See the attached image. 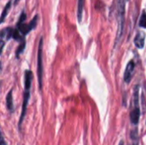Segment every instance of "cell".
I'll list each match as a JSON object with an SVG mask.
<instances>
[{
	"label": "cell",
	"instance_id": "10",
	"mask_svg": "<svg viewBox=\"0 0 146 145\" xmlns=\"http://www.w3.org/2000/svg\"><path fill=\"white\" fill-rule=\"evenodd\" d=\"M6 105H7V109H9V111L12 112L13 109H14L13 98H12V90L9 91V92L8 93V95L6 97Z\"/></svg>",
	"mask_w": 146,
	"mask_h": 145
},
{
	"label": "cell",
	"instance_id": "9",
	"mask_svg": "<svg viewBox=\"0 0 146 145\" xmlns=\"http://www.w3.org/2000/svg\"><path fill=\"white\" fill-rule=\"evenodd\" d=\"M13 33L14 30L11 27H6L1 32V38H3V37H5V39L9 40L11 37H13Z\"/></svg>",
	"mask_w": 146,
	"mask_h": 145
},
{
	"label": "cell",
	"instance_id": "8",
	"mask_svg": "<svg viewBox=\"0 0 146 145\" xmlns=\"http://www.w3.org/2000/svg\"><path fill=\"white\" fill-rule=\"evenodd\" d=\"M32 79H33V73L30 70H27L25 72V90H30Z\"/></svg>",
	"mask_w": 146,
	"mask_h": 145
},
{
	"label": "cell",
	"instance_id": "1",
	"mask_svg": "<svg viewBox=\"0 0 146 145\" xmlns=\"http://www.w3.org/2000/svg\"><path fill=\"white\" fill-rule=\"evenodd\" d=\"M124 0H116V18L118 20V32L116 35L115 44H119L123 34L125 21V3Z\"/></svg>",
	"mask_w": 146,
	"mask_h": 145
},
{
	"label": "cell",
	"instance_id": "3",
	"mask_svg": "<svg viewBox=\"0 0 146 145\" xmlns=\"http://www.w3.org/2000/svg\"><path fill=\"white\" fill-rule=\"evenodd\" d=\"M139 85L134 86L133 98V108L130 113V120L133 125H137L139 123V117H140V109L139 107Z\"/></svg>",
	"mask_w": 146,
	"mask_h": 145
},
{
	"label": "cell",
	"instance_id": "13",
	"mask_svg": "<svg viewBox=\"0 0 146 145\" xmlns=\"http://www.w3.org/2000/svg\"><path fill=\"white\" fill-rule=\"evenodd\" d=\"M25 46H26V42H25V39H24V40L21 41V44H20V45L18 46V48H17V50L15 51L16 57H19V56L23 52V50L25 49Z\"/></svg>",
	"mask_w": 146,
	"mask_h": 145
},
{
	"label": "cell",
	"instance_id": "6",
	"mask_svg": "<svg viewBox=\"0 0 146 145\" xmlns=\"http://www.w3.org/2000/svg\"><path fill=\"white\" fill-rule=\"evenodd\" d=\"M29 97H30V90H25L24 97H23V104H22V112H21V118H20V121H19V126L20 127H21V125L22 123L23 118H24L25 114H26V109H27V103H28Z\"/></svg>",
	"mask_w": 146,
	"mask_h": 145
},
{
	"label": "cell",
	"instance_id": "17",
	"mask_svg": "<svg viewBox=\"0 0 146 145\" xmlns=\"http://www.w3.org/2000/svg\"><path fill=\"white\" fill-rule=\"evenodd\" d=\"M125 1H127V0H125Z\"/></svg>",
	"mask_w": 146,
	"mask_h": 145
},
{
	"label": "cell",
	"instance_id": "16",
	"mask_svg": "<svg viewBox=\"0 0 146 145\" xmlns=\"http://www.w3.org/2000/svg\"><path fill=\"white\" fill-rule=\"evenodd\" d=\"M19 1H20V0H15V3L16 4V3H18Z\"/></svg>",
	"mask_w": 146,
	"mask_h": 145
},
{
	"label": "cell",
	"instance_id": "2",
	"mask_svg": "<svg viewBox=\"0 0 146 145\" xmlns=\"http://www.w3.org/2000/svg\"><path fill=\"white\" fill-rule=\"evenodd\" d=\"M38 15H35L34 18L28 23V24H25L23 21L26 20V14L24 12H22V14L20 16L19 21L17 23L16 26V30L21 34L22 37L26 36L27 33H29L33 29H34L37 26V22H38Z\"/></svg>",
	"mask_w": 146,
	"mask_h": 145
},
{
	"label": "cell",
	"instance_id": "12",
	"mask_svg": "<svg viewBox=\"0 0 146 145\" xmlns=\"http://www.w3.org/2000/svg\"><path fill=\"white\" fill-rule=\"evenodd\" d=\"M10 5H11V2L9 1V2L6 4V6L4 7V9H3V12H2V15H1V23H2V22H3L4 18L6 17V15H7V14H8V12H9V9H10Z\"/></svg>",
	"mask_w": 146,
	"mask_h": 145
},
{
	"label": "cell",
	"instance_id": "11",
	"mask_svg": "<svg viewBox=\"0 0 146 145\" xmlns=\"http://www.w3.org/2000/svg\"><path fill=\"white\" fill-rule=\"evenodd\" d=\"M84 9V0H78V9H77V17L78 21L80 22L82 20V14Z\"/></svg>",
	"mask_w": 146,
	"mask_h": 145
},
{
	"label": "cell",
	"instance_id": "14",
	"mask_svg": "<svg viewBox=\"0 0 146 145\" xmlns=\"http://www.w3.org/2000/svg\"><path fill=\"white\" fill-rule=\"evenodd\" d=\"M139 26L146 28V13L144 11L139 20Z\"/></svg>",
	"mask_w": 146,
	"mask_h": 145
},
{
	"label": "cell",
	"instance_id": "4",
	"mask_svg": "<svg viewBox=\"0 0 146 145\" xmlns=\"http://www.w3.org/2000/svg\"><path fill=\"white\" fill-rule=\"evenodd\" d=\"M42 52H43V38H40L39 44H38V85L40 91L42 90V85H43V62H42Z\"/></svg>",
	"mask_w": 146,
	"mask_h": 145
},
{
	"label": "cell",
	"instance_id": "5",
	"mask_svg": "<svg viewBox=\"0 0 146 145\" xmlns=\"http://www.w3.org/2000/svg\"><path fill=\"white\" fill-rule=\"evenodd\" d=\"M134 68H135V63L132 60L127 63L125 73H124V81L126 83H130V81L132 80L133 74L134 72Z\"/></svg>",
	"mask_w": 146,
	"mask_h": 145
},
{
	"label": "cell",
	"instance_id": "7",
	"mask_svg": "<svg viewBox=\"0 0 146 145\" xmlns=\"http://www.w3.org/2000/svg\"><path fill=\"white\" fill-rule=\"evenodd\" d=\"M145 32L139 31L137 32V35L134 38V44L136 45L137 48L139 49H143L145 46Z\"/></svg>",
	"mask_w": 146,
	"mask_h": 145
},
{
	"label": "cell",
	"instance_id": "15",
	"mask_svg": "<svg viewBox=\"0 0 146 145\" xmlns=\"http://www.w3.org/2000/svg\"><path fill=\"white\" fill-rule=\"evenodd\" d=\"M119 145H124V143H123V141H121V142H120V144H119Z\"/></svg>",
	"mask_w": 146,
	"mask_h": 145
}]
</instances>
